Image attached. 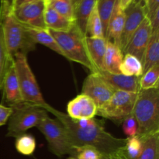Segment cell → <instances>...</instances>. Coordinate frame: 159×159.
<instances>
[{
    "label": "cell",
    "mask_w": 159,
    "mask_h": 159,
    "mask_svg": "<svg viewBox=\"0 0 159 159\" xmlns=\"http://www.w3.org/2000/svg\"><path fill=\"white\" fill-rule=\"evenodd\" d=\"M37 127L44 135L49 150L54 155L58 157L65 155L76 156V148L71 144L65 126L57 118L47 116Z\"/></svg>",
    "instance_id": "52a82bcc"
},
{
    "label": "cell",
    "mask_w": 159,
    "mask_h": 159,
    "mask_svg": "<svg viewBox=\"0 0 159 159\" xmlns=\"http://www.w3.org/2000/svg\"><path fill=\"white\" fill-rule=\"evenodd\" d=\"M138 93L115 91L102 107L97 109L96 115L113 120H124L133 113Z\"/></svg>",
    "instance_id": "ba28073f"
},
{
    "label": "cell",
    "mask_w": 159,
    "mask_h": 159,
    "mask_svg": "<svg viewBox=\"0 0 159 159\" xmlns=\"http://www.w3.org/2000/svg\"><path fill=\"white\" fill-rule=\"evenodd\" d=\"M37 1V0H15V2H14V7L16 6H18L20 5L23 4V3H28V2H35Z\"/></svg>",
    "instance_id": "ab89813d"
},
{
    "label": "cell",
    "mask_w": 159,
    "mask_h": 159,
    "mask_svg": "<svg viewBox=\"0 0 159 159\" xmlns=\"http://www.w3.org/2000/svg\"><path fill=\"white\" fill-rule=\"evenodd\" d=\"M14 2H15V0H14Z\"/></svg>",
    "instance_id": "bcb514c9"
},
{
    "label": "cell",
    "mask_w": 159,
    "mask_h": 159,
    "mask_svg": "<svg viewBox=\"0 0 159 159\" xmlns=\"http://www.w3.org/2000/svg\"><path fill=\"white\" fill-rule=\"evenodd\" d=\"M13 58L23 102L40 106L47 110L51 106L47 103L42 96L34 72L28 64L26 55L17 53Z\"/></svg>",
    "instance_id": "5b68a950"
},
{
    "label": "cell",
    "mask_w": 159,
    "mask_h": 159,
    "mask_svg": "<svg viewBox=\"0 0 159 159\" xmlns=\"http://www.w3.org/2000/svg\"><path fill=\"white\" fill-rule=\"evenodd\" d=\"M138 123L133 113L129 115L123 120V130L127 138H131L138 135Z\"/></svg>",
    "instance_id": "1f68e13d"
},
{
    "label": "cell",
    "mask_w": 159,
    "mask_h": 159,
    "mask_svg": "<svg viewBox=\"0 0 159 159\" xmlns=\"http://www.w3.org/2000/svg\"><path fill=\"white\" fill-rule=\"evenodd\" d=\"M45 8L44 0H37L16 6L11 14L17 21L27 27L46 28L44 23Z\"/></svg>",
    "instance_id": "9c48e42d"
},
{
    "label": "cell",
    "mask_w": 159,
    "mask_h": 159,
    "mask_svg": "<svg viewBox=\"0 0 159 159\" xmlns=\"http://www.w3.org/2000/svg\"><path fill=\"white\" fill-rule=\"evenodd\" d=\"M44 1H45V4H46V6H47V5H48L49 3H51V2L55 1V0H44Z\"/></svg>",
    "instance_id": "b9f144b4"
},
{
    "label": "cell",
    "mask_w": 159,
    "mask_h": 159,
    "mask_svg": "<svg viewBox=\"0 0 159 159\" xmlns=\"http://www.w3.org/2000/svg\"><path fill=\"white\" fill-rule=\"evenodd\" d=\"M125 23L120 37V48L123 51L127 47L129 40L138 28L144 19L147 16L144 2L133 0L131 3L124 9Z\"/></svg>",
    "instance_id": "30bf717a"
},
{
    "label": "cell",
    "mask_w": 159,
    "mask_h": 159,
    "mask_svg": "<svg viewBox=\"0 0 159 159\" xmlns=\"http://www.w3.org/2000/svg\"><path fill=\"white\" fill-rule=\"evenodd\" d=\"M140 138L159 132V88L140 89L133 110Z\"/></svg>",
    "instance_id": "7a4b0ae2"
},
{
    "label": "cell",
    "mask_w": 159,
    "mask_h": 159,
    "mask_svg": "<svg viewBox=\"0 0 159 159\" xmlns=\"http://www.w3.org/2000/svg\"><path fill=\"white\" fill-rule=\"evenodd\" d=\"M125 23V12L120 6L119 1H116L111 16L108 27H107L106 40L110 41L120 48V37L124 30Z\"/></svg>",
    "instance_id": "2e32d148"
},
{
    "label": "cell",
    "mask_w": 159,
    "mask_h": 159,
    "mask_svg": "<svg viewBox=\"0 0 159 159\" xmlns=\"http://www.w3.org/2000/svg\"><path fill=\"white\" fill-rule=\"evenodd\" d=\"M67 159H78V158L75 156H70V157H68Z\"/></svg>",
    "instance_id": "7bdbcfd3"
},
{
    "label": "cell",
    "mask_w": 159,
    "mask_h": 159,
    "mask_svg": "<svg viewBox=\"0 0 159 159\" xmlns=\"http://www.w3.org/2000/svg\"><path fill=\"white\" fill-rule=\"evenodd\" d=\"M96 4V0H80L75 8V23L85 36L87 22Z\"/></svg>",
    "instance_id": "7402d4cb"
},
{
    "label": "cell",
    "mask_w": 159,
    "mask_h": 159,
    "mask_svg": "<svg viewBox=\"0 0 159 159\" xmlns=\"http://www.w3.org/2000/svg\"><path fill=\"white\" fill-rule=\"evenodd\" d=\"M99 159H125L120 152L117 151L113 153H100L99 155Z\"/></svg>",
    "instance_id": "8d00e7d4"
},
{
    "label": "cell",
    "mask_w": 159,
    "mask_h": 159,
    "mask_svg": "<svg viewBox=\"0 0 159 159\" xmlns=\"http://www.w3.org/2000/svg\"><path fill=\"white\" fill-rule=\"evenodd\" d=\"M12 111V109L11 107H6L2 104H0V127L7 123Z\"/></svg>",
    "instance_id": "d590c367"
},
{
    "label": "cell",
    "mask_w": 159,
    "mask_h": 159,
    "mask_svg": "<svg viewBox=\"0 0 159 159\" xmlns=\"http://www.w3.org/2000/svg\"><path fill=\"white\" fill-rule=\"evenodd\" d=\"M115 90L104 82L96 73H90L84 80L82 94L86 95L100 108L111 98Z\"/></svg>",
    "instance_id": "8fae6325"
},
{
    "label": "cell",
    "mask_w": 159,
    "mask_h": 159,
    "mask_svg": "<svg viewBox=\"0 0 159 159\" xmlns=\"http://www.w3.org/2000/svg\"><path fill=\"white\" fill-rule=\"evenodd\" d=\"M159 65H155L140 77V89L159 88Z\"/></svg>",
    "instance_id": "f1b7e54d"
},
{
    "label": "cell",
    "mask_w": 159,
    "mask_h": 159,
    "mask_svg": "<svg viewBox=\"0 0 159 159\" xmlns=\"http://www.w3.org/2000/svg\"><path fill=\"white\" fill-rule=\"evenodd\" d=\"M3 99L9 107L23 102L18 77L16 71L14 58L11 63L3 82Z\"/></svg>",
    "instance_id": "9a60e30c"
},
{
    "label": "cell",
    "mask_w": 159,
    "mask_h": 159,
    "mask_svg": "<svg viewBox=\"0 0 159 159\" xmlns=\"http://www.w3.org/2000/svg\"><path fill=\"white\" fill-rule=\"evenodd\" d=\"M12 61L13 57L9 54L5 43L2 26L0 23V90L2 89L5 76Z\"/></svg>",
    "instance_id": "d4e9b609"
},
{
    "label": "cell",
    "mask_w": 159,
    "mask_h": 159,
    "mask_svg": "<svg viewBox=\"0 0 159 159\" xmlns=\"http://www.w3.org/2000/svg\"><path fill=\"white\" fill-rule=\"evenodd\" d=\"M118 1H119V4L121 9H123L124 10L133 2V0H118Z\"/></svg>",
    "instance_id": "f35d334b"
},
{
    "label": "cell",
    "mask_w": 159,
    "mask_h": 159,
    "mask_svg": "<svg viewBox=\"0 0 159 159\" xmlns=\"http://www.w3.org/2000/svg\"><path fill=\"white\" fill-rule=\"evenodd\" d=\"M85 37H93V38H105L96 4L87 22Z\"/></svg>",
    "instance_id": "83f0119b"
},
{
    "label": "cell",
    "mask_w": 159,
    "mask_h": 159,
    "mask_svg": "<svg viewBox=\"0 0 159 159\" xmlns=\"http://www.w3.org/2000/svg\"><path fill=\"white\" fill-rule=\"evenodd\" d=\"M144 6L147 12V17L151 19L155 11L159 9V0H145Z\"/></svg>",
    "instance_id": "e575fe53"
},
{
    "label": "cell",
    "mask_w": 159,
    "mask_h": 159,
    "mask_svg": "<svg viewBox=\"0 0 159 159\" xmlns=\"http://www.w3.org/2000/svg\"><path fill=\"white\" fill-rule=\"evenodd\" d=\"M159 30H152L142 60L143 74L155 65H159Z\"/></svg>",
    "instance_id": "d6986e66"
},
{
    "label": "cell",
    "mask_w": 159,
    "mask_h": 159,
    "mask_svg": "<svg viewBox=\"0 0 159 159\" xmlns=\"http://www.w3.org/2000/svg\"><path fill=\"white\" fill-rule=\"evenodd\" d=\"M65 126L75 148L91 146L100 153H113L125 145L127 138H117L107 131L102 121L96 118L74 120L62 112L50 107L47 110Z\"/></svg>",
    "instance_id": "6da1fadb"
},
{
    "label": "cell",
    "mask_w": 159,
    "mask_h": 159,
    "mask_svg": "<svg viewBox=\"0 0 159 159\" xmlns=\"http://www.w3.org/2000/svg\"><path fill=\"white\" fill-rule=\"evenodd\" d=\"M116 1L117 0H99L96 2V6H97L101 23H102V31H103V36L105 39L107 36L109 22L113 14Z\"/></svg>",
    "instance_id": "484cf974"
},
{
    "label": "cell",
    "mask_w": 159,
    "mask_h": 159,
    "mask_svg": "<svg viewBox=\"0 0 159 159\" xmlns=\"http://www.w3.org/2000/svg\"><path fill=\"white\" fill-rule=\"evenodd\" d=\"M152 26V30H159V9L155 11L154 15L152 16V18L149 19Z\"/></svg>",
    "instance_id": "74e56055"
},
{
    "label": "cell",
    "mask_w": 159,
    "mask_h": 159,
    "mask_svg": "<svg viewBox=\"0 0 159 159\" xmlns=\"http://www.w3.org/2000/svg\"><path fill=\"white\" fill-rule=\"evenodd\" d=\"M135 1H141V2H144V1H145V0H135Z\"/></svg>",
    "instance_id": "ee69618b"
},
{
    "label": "cell",
    "mask_w": 159,
    "mask_h": 159,
    "mask_svg": "<svg viewBox=\"0 0 159 159\" xmlns=\"http://www.w3.org/2000/svg\"><path fill=\"white\" fill-rule=\"evenodd\" d=\"M100 152L91 146L76 148V158L78 159H99Z\"/></svg>",
    "instance_id": "d6a6232c"
},
{
    "label": "cell",
    "mask_w": 159,
    "mask_h": 159,
    "mask_svg": "<svg viewBox=\"0 0 159 159\" xmlns=\"http://www.w3.org/2000/svg\"><path fill=\"white\" fill-rule=\"evenodd\" d=\"M120 73L127 76L140 78L143 75L142 62L132 54H124V58L120 66Z\"/></svg>",
    "instance_id": "cb8c5ba5"
},
{
    "label": "cell",
    "mask_w": 159,
    "mask_h": 159,
    "mask_svg": "<svg viewBox=\"0 0 159 159\" xmlns=\"http://www.w3.org/2000/svg\"><path fill=\"white\" fill-rule=\"evenodd\" d=\"M47 6H51L62 16L75 23V9L71 0H55Z\"/></svg>",
    "instance_id": "4dcf8cb0"
},
{
    "label": "cell",
    "mask_w": 159,
    "mask_h": 159,
    "mask_svg": "<svg viewBox=\"0 0 159 159\" xmlns=\"http://www.w3.org/2000/svg\"><path fill=\"white\" fill-rule=\"evenodd\" d=\"M141 138L142 151L137 159H159V132Z\"/></svg>",
    "instance_id": "603a6c76"
},
{
    "label": "cell",
    "mask_w": 159,
    "mask_h": 159,
    "mask_svg": "<svg viewBox=\"0 0 159 159\" xmlns=\"http://www.w3.org/2000/svg\"><path fill=\"white\" fill-rule=\"evenodd\" d=\"M98 1H99V0H96V2H98Z\"/></svg>",
    "instance_id": "f6af8a7d"
},
{
    "label": "cell",
    "mask_w": 159,
    "mask_h": 159,
    "mask_svg": "<svg viewBox=\"0 0 159 159\" xmlns=\"http://www.w3.org/2000/svg\"><path fill=\"white\" fill-rule=\"evenodd\" d=\"M152 31L150 20L146 16L129 40L123 54H132L142 62L144 51L152 35Z\"/></svg>",
    "instance_id": "7c38bea8"
},
{
    "label": "cell",
    "mask_w": 159,
    "mask_h": 159,
    "mask_svg": "<svg viewBox=\"0 0 159 159\" xmlns=\"http://www.w3.org/2000/svg\"><path fill=\"white\" fill-rule=\"evenodd\" d=\"M12 111L9 119L7 137H17L36 127L48 116L46 110L40 106L23 102L12 106Z\"/></svg>",
    "instance_id": "277c9868"
},
{
    "label": "cell",
    "mask_w": 159,
    "mask_h": 159,
    "mask_svg": "<svg viewBox=\"0 0 159 159\" xmlns=\"http://www.w3.org/2000/svg\"><path fill=\"white\" fill-rule=\"evenodd\" d=\"M36 140L31 134H23L17 137L15 147L17 152L23 155H31L36 149Z\"/></svg>",
    "instance_id": "f546056e"
},
{
    "label": "cell",
    "mask_w": 159,
    "mask_h": 159,
    "mask_svg": "<svg viewBox=\"0 0 159 159\" xmlns=\"http://www.w3.org/2000/svg\"><path fill=\"white\" fill-rule=\"evenodd\" d=\"M142 138L137 135L131 138H127L125 145L120 149V152L125 159H137L142 151Z\"/></svg>",
    "instance_id": "4316f807"
},
{
    "label": "cell",
    "mask_w": 159,
    "mask_h": 159,
    "mask_svg": "<svg viewBox=\"0 0 159 159\" xmlns=\"http://www.w3.org/2000/svg\"><path fill=\"white\" fill-rule=\"evenodd\" d=\"M44 23L47 29L54 31H68L75 24L74 22L67 20L49 6L45 8Z\"/></svg>",
    "instance_id": "ffe728a7"
},
{
    "label": "cell",
    "mask_w": 159,
    "mask_h": 159,
    "mask_svg": "<svg viewBox=\"0 0 159 159\" xmlns=\"http://www.w3.org/2000/svg\"><path fill=\"white\" fill-rule=\"evenodd\" d=\"M26 30H27L31 39L34 40L36 44L40 43V44L43 45V46L52 50L54 52L65 57L56 40L50 34L49 30L47 28H31L27 27V26H26Z\"/></svg>",
    "instance_id": "44dd1931"
},
{
    "label": "cell",
    "mask_w": 159,
    "mask_h": 159,
    "mask_svg": "<svg viewBox=\"0 0 159 159\" xmlns=\"http://www.w3.org/2000/svg\"><path fill=\"white\" fill-rule=\"evenodd\" d=\"M49 32L56 40L65 58L83 65L91 73L97 72L87 53L85 43V36L81 32L75 23L68 31L49 30Z\"/></svg>",
    "instance_id": "3957f363"
},
{
    "label": "cell",
    "mask_w": 159,
    "mask_h": 159,
    "mask_svg": "<svg viewBox=\"0 0 159 159\" xmlns=\"http://www.w3.org/2000/svg\"><path fill=\"white\" fill-rule=\"evenodd\" d=\"M97 107L94 101L84 94H80L71 99L67 106V115L74 120H86L94 118Z\"/></svg>",
    "instance_id": "4fadbf2b"
},
{
    "label": "cell",
    "mask_w": 159,
    "mask_h": 159,
    "mask_svg": "<svg viewBox=\"0 0 159 159\" xmlns=\"http://www.w3.org/2000/svg\"><path fill=\"white\" fill-rule=\"evenodd\" d=\"M71 3H72L73 6H74V9L75 8V6H77V4L79 3V2L80 1V0H71Z\"/></svg>",
    "instance_id": "60d3db41"
},
{
    "label": "cell",
    "mask_w": 159,
    "mask_h": 159,
    "mask_svg": "<svg viewBox=\"0 0 159 159\" xmlns=\"http://www.w3.org/2000/svg\"><path fill=\"white\" fill-rule=\"evenodd\" d=\"M14 0H0V21L12 12Z\"/></svg>",
    "instance_id": "836d02e7"
},
{
    "label": "cell",
    "mask_w": 159,
    "mask_h": 159,
    "mask_svg": "<svg viewBox=\"0 0 159 159\" xmlns=\"http://www.w3.org/2000/svg\"><path fill=\"white\" fill-rule=\"evenodd\" d=\"M124 58V54L117 45L107 41L102 70L113 74H120V66Z\"/></svg>",
    "instance_id": "ac0fdd59"
},
{
    "label": "cell",
    "mask_w": 159,
    "mask_h": 159,
    "mask_svg": "<svg viewBox=\"0 0 159 159\" xmlns=\"http://www.w3.org/2000/svg\"><path fill=\"white\" fill-rule=\"evenodd\" d=\"M0 23L6 48L12 57L17 53L26 55L36 49V43L31 39L26 26L17 21L12 14L6 16Z\"/></svg>",
    "instance_id": "8992f818"
},
{
    "label": "cell",
    "mask_w": 159,
    "mask_h": 159,
    "mask_svg": "<svg viewBox=\"0 0 159 159\" xmlns=\"http://www.w3.org/2000/svg\"><path fill=\"white\" fill-rule=\"evenodd\" d=\"M96 74L107 82L115 91H124L138 93L140 91V78L127 76L122 74H113L104 70L98 71Z\"/></svg>",
    "instance_id": "5bb4252c"
},
{
    "label": "cell",
    "mask_w": 159,
    "mask_h": 159,
    "mask_svg": "<svg viewBox=\"0 0 159 159\" xmlns=\"http://www.w3.org/2000/svg\"><path fill=\"white\" fill-rule=\"evenodd\" d=\"M107 43V40L105 38L85 37V43L89 57L97 72L102 70Z\"/></svg>",
    "instance_id": "e0dca14e"
}]
</instances>
